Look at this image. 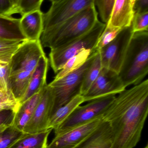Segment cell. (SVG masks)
<instances>
[{"label":"cell","instance_id":"1","mask_svg":"<svg viewBox=\"0 0 148 148\" xmlns=\"http://www.w3.org/2000/svg\"><path fill=\"white\" fill-rule=\"evenodd\" d=\"M148 113V80L118 94L102 116L110 124L112 148H134L140 141Z\"/></svg>","mask_w":148,"mask_h":148},{"label":"cell","instance_id":"2","mask_svg":"<svg viewBox=\"0 0 148 148\" xmlns=\"http://www.w3.org/2000/svg\"><path fill=\"white\" fill-rule=\"evenodd\" d=\"M94 3L76 14L53 29L42 33L43 48L50 49L65 45L89 31L99 21Z\"/></svg>","mask_w":148,"mask_h":148},{"label":"cell","instance_id":"3","mask_svg":"<svg viewBox=\"0 0 148 148\" xmlns=\"http://www.w3.org/2000/svg\"><path fill=\"white\" fill-rule=\"evenodd\" d=\"M148 73V31L134 33L118 74L124 86L137 85Z\"/></svg>","mask_w":148,"mask_h":148},{"label":"cell","instance_id":"4","mask_svg":"<svg viewBox=\"0 0 148 148\" xmlns=\"http://www.w3.org/2000/svg\"><path fill=\"white\" fill-rule=\"evenodd\" d=\"M106 26L98 21L87 33L69 43L50 49L49 62L55 74H57L70 58L84 49L93 50Z\"/></svg>","mask_w":148,"mask_h":148},{"label":"cell","instance_id":"5","mask_svg":"<svg viewBox=\"0 0 148 148\" xmlns=\"http://www.w3.org/2000/svg\"><path fill=\"white\" fill-rule=\"evenodd\" d=\"M98 52H93L86 62L76 70L60 79H54L47 84L54 94L52 114L76 96L81 95V87L84 75Z\"/></svg>","mask_w":148,"mask_h":148},{"label":"cell","instance_id":"6","mask_svg":"<svg viewBox=\"0 0 148 148\" xmlns=\"http://www.w3.org/2000/svg\"><path fill=\"white\" fill-rule=\"evenodd\" d=\"M116 94H110L89 101L83 106L77 107L54 130L55 136L102 117Z\"/></svg>","mask_w":148,"mask_h":148},{"label":"cell","instance_id":"7","mask_svg":"<svg viewBox=\"0 0 148 148\" xmlns=\"http://www.w3.org/2000/svg\"><path fill=\"white\" fill-rule=\"evenodd\" d=\"M94 3V0H57L52 2L47 11L43 13L42 33L53 29Z\"/></svg>","mask_w":148,"mask_h":148},{"label":"cell","instance_id":"8","mask_svg":"<svg viewBox=\"0 0 148 148\" xmlns=\"http://www.w3.org/2000/svg\"><path fill=\"white\" fill-rule=\"evenodd\" d=\"M134 34L132 25L123 29L112 41L99 51L103 67L119 73Z\"/></svg>","mask_w":148,"mask_h":148},{"label":"cell","instance_id":"9","mask_svg":"<svg viewBox=\"0 0 148 148\" xmlns=\"http://www.w3.org/2000/svg\"><path fill=\"white\" fill-rule=\"evenodd\" d=\"M40 40H26L12 56L10 62V73L22 71L33 72L41 58L46 55Z\"/></svg>","mask_w":148,"mask_h":148},{"label":"cell","instance_id":"10","mask_svg":"<svg viewBox=\"0 0 148 148\" xmlns=\"http://www.w3.org/2000/svg\"><path fill=\"white\" fill-rule=\"evenodd\" d=\"M118 73L102 68L99 75L87 92L82 95L85 102L110 94H117L126 89Z\"/></svg>","mask_w":148,"mask_h":148},{"label":"cell","instance_id":"11","mask_svg":"<svg viewBox=\"0 0 148 148\" xmlns=\"http://www.w3.org/2000/svg\"><path fill=\"white\" fill-rule=\"evenodd\" d=\"M54 97L47 84L32 116L23 128L25 134H34L48 129V124L53 112Z\"/></svg>","mask_w":148,"mask_h":148},{"label":"cell","instance_id":"12","mask_svg":"<svg viewBox=\"0 0 148 148\" xmlns=\"http://www.w3.org/2000/svg\"><path fill=\"white\" fill-rule=\"evenodd\" d=\"M103 121L102 117L55 136L47 148H74L89 135Z\"/></svg>","mask_w":148,"mask_h":148},{"label":"cell","instance_id":"13","mask_svg":"<svg viewBox=\"0 0 148 148\" xmlns=\"http://www.w3.org/2000/svg\"><path fill=\"white\" fill-rule=\"evenodd\" d=\"M136 0H115L108 21L106 25L123 29L130 27L135 14Z\"/></svg>","mask_w":148,"mask_h":148},{"label":"cell","instance_id":"14","mask_svg":"<svg viewBox=\"0 0 148 148\" xmlns=\"http://www.w3.org/2000/svg\"><path fill=\"white\" fill-rule=\"evenodd\" d=\"M43 13L41 9L21 16L19 24L20 31L26 40H40L43 31Z\"/></svg>","mask_w":148,"mask_h":148},{"label":"cell","instance_id":"15","mask_svg":"<svg viewBox=\"0 0 148 148\" xmlns=\"http://www.w3.org/2000/svg\"><path fill=\"white\" fill-rule=\"evenodd\" d=\"M112 144L111 125L103 120L93 132L74 148H112Z\"/></svg>","mask_w":148,"mask_h":148},{"label":"cell","instance_id":"16","mask_svg":"<svg viewBox=\"0 0 148 148\" xmlns=\"http://www.w3.org/2000/svg\"><path fill=\"white\" fill-rule=\"evenodd\" d=\"M49 64V59L46 55L41 58L31 76L26 93L18 101L19 107L47 84V77Z\"/></svg>","mask_w":148,"mask_h":148},{"label":"cell","instance_id":"17","mask_svg":"<svg viewBox=\"0 0 148 148\" xmlns=\"http://www.w3.org/2000/svg\"><path fill=\"white\" fill-rule=\"evenodd\" d=\"M44 87L19 107L16 113H15L12 126L23 131L24 127L30 120L41 97Z\"/></svg>","mask_w":148,"mask_h":148},{"label":"cell","instance_id":"18","mask_svg":"<svg viewBox=\"0 0 148 148\" xmlns=\"http://www.w3.org/2000/svg\"><path fill=\"white\" fill-rule=\"evenodd\" d=\"M85 102L83 97L79 95L76 96L69 102L56 110L51 115L48 124V129L54 130L82 103Z\"/></svg>","mask_w":148,"mask_h":148},{"label":"cell","instance_id":"19","mask_svg":"<svg viewBox=\"0 0 148 148\" xmlns=\"http://www.w3.org/2000/svg\"><path fill=\"white\" fill-rule=\"evenodd\" d=\"M53 130L34 134H25L9 148H47L48 138Z\"/></svg>","mask_w":148,"mask_h":148},{"label":"cell","instance_id":"20","mask_svg":"<svg viewBox=\"0 0 148 148\" xmlns=\"http://www.w3.org/2000/svg\"><path fill=\"white\" fill-rule=\"evenodd\" d=\"M33 72L22 71L9 76L8 89L18 101L26 93Z\"/></svg>","mask_w":148,"mask_h":148},{"label":"cell","instance_id":"21","mask_svg":"<svg viewBox=\"0 0 148 148\" xmlns=\"http://www.w3.org/2000/svg\"><path fill=\"white\" fill-rule=\"evenodd\" d=\"M19 24L20 18L0 14V38L8 40L25 39L20 31Z\"/></svg>","mask_w":148,"mask_h":148},{"label":"cell","instance_id":"22","mask_svg":"<svg viewBox=\"0 0 148 148\" xmlns=\"http://www.w3.org/2000/svg\"><path fill=\"white\" fill-rule=\"evenodd\" d=\"M93 53L91 49H84L70 58L56 74L54 80L60 79L81 67L88 60Z\"/></svg>","mask_w":148,"mask_h":148},{"label":"cell","instance_id":"23","mask_svg":"<svg viewBox=\"0 0 148 148\" xmlns=\"http://www.w3.org/2000/svg\"><path fill=\"white\" fill-rule=\"evenodd\" d=\"M102 68L99 51L84 75L81 87V95H83L87 91L99 75Z\"/></svg>","mask_w":148,"mask_h":148},{"label":"cell","instance_id":"24","mask_svg":"<svg viewBox=\"0 0 148 148\" xmlns=\"http://www.w3.org/2000/svg\"><path fill=\"white\" fill-rule=\"evenodd\" d=\"M26 39L5 40L0 41V60L10 62Z\"/></svg>","mask_w":148,"mask_h":148},{"label":"cell","instance_id":"25","mask_svg":"<svg viewBox=\"0 0 148 148\" xmlns=\"http://www.w3.org/2000/svg\"><path fill=\"white\" fill-rule=\"evenodd\" d=\"M25 134L12 125L9 126L0 134V148H9Z\"/></svg>","mask_w":148,"mask_h":148},{"label":"cell","instance_id":"26","mask_svg":"<svg viewBox=\"0 0 148 148\" xmlns=\"http://www.w3.org/2000/svg\"><path fill=\"white\" fill-rule=\"evenodd\" d=\"M123 29L112 27L106 25L103 32L97 41L93 52H99L101 49L113 40Z\"/></svg>","mask_w":148,"mask_h":148},{"label":"cell","instance_id":"27","mask_svg":"<svg viewBox=\"0 0 148 148\" xmlns=\"http://www.w3.org/2000/svg\"><path fill=\"white\" fill-rule=\"evenodd\" d=\"M115 0H94V4L102 22L108 21Z\"/></svg>","mask_w":148,"mask_h":148},{"label":"cell","instance_id":"28","mask_svg":"<svg viewBox=\"0 0 148 148\" xmlns=\"http://www.w3.org/2000/svg\"><path fill=\"white\" fill-rule=\"evenodd\" d=\"M19 108L18 101L9 90L4 95L0 97V111L10 110L16 113Z\"/></svg>","mask_w":148,"mask_h":148},{"label":"cell","instance_id":"29","mask_svg":"<svg viewBox=\"0 0 148 148\" xmlns=\"http://www.w3.org/2000/svg\"><path fill=\"white\" fill-rule=\"evenodd\" d=\"M134 33L148 31V11L135 13L132 23Z\"/></svg>","mask_w":148,"mask_h":148},{"label":"cell","instance_id":"30","mask_svg":"<svg viewBox=\"0 0 148 148\" xmlns=\"http://www.w3.org/2000/svg\"><path fill=\"white\" fill-rule=\"evenodd\" d=\"M44 0H21L19 14L21 16L33 10L41 9Z\"/></svg>","mask_w":148,"mask_h":148},{"label":"cell","instance_id":"31","mask_svg":"<svg viewBox=\"0 0 148 148\" xmlns=\"http://www.w3.org/2000/svg\"><path fill=\"white\" fill-rule=\"evenodd\" d=\"M10 62L0 60V87L5 92L8 91Z\"/></svg>","mask_w":148,"mask_h":148},{"label":"cell","instance_id":"32","mask_svg":"<svg viewBox=\"0 0 148 148\" xmlns=\"http://www.w3.org/2000/svg\"><path fill=\"white\" fill-rule=\"evenodd\" d=\"M15 113L10 110L0 111V126L12 125Z\"/></svg>","mask_w":148,"mask_h":148},{"label":"cell","instance_id":"33","mask_svg":"<svg viewBox=\"0 0 148 148\" xmlns=\"http://www.w3.org/2000/svg\"><path fill=\"white\" fill-rule=\"evenodd\" d=\"M0 14L9 16L14 14L9 0H0Z\"/></svg>","mask_w":148,"mask_h":148},{"label":"cell","instance_id":"34","mask_svg":"<svg viewBox=\"0 0 148 148\" xmlns=\"http://www.w3.org/2000/svg\"><path fill=\"white\" fill-rule=\"evenodd\" d=\"M148 0H136L135 3V13L148 11Z\"/></svg>","mask_w":148,"mask_h":148},{"label":"cell","instance_id":"35","mask_svg":"<svg viewBox=\"0 0 148 148\" xmlns=\"http://www.w3.org/2000/svg\"><path fill=\"white\" fill-rule=\"evenodd\" d=\"M15 14H19V7L21 0H9Z\"/></svg>","mask_w":148,"mask_h":148},{"label":"cell","instance_id":"36","mask_svg":"<svg viewBox=\"0 0 148 148\" xmlns=\"http://www.w3.org/2000/svg\"><path fill=\"white\" fill-rule=\"evenodd\" d=\"M8 92H5L2 88H0V97H1L3 96V95H5L6 93Z\"/></svg>","mask_w":148,"mask_h":148},{"label":"cell","instance_id":"37","mask_svg":"<svg viewBox=\"0 0 148 148\" xmlns=\"http://www.w3.org/2000/svg\"><path fill=\"white\" fill-rule=\"evenodd\" d=\"M8 126H5V125H3V126H0V134H1V133L6 128L8 127H9Z\"/></svg>","mask_w":148,"mask_h":148},{"label":"cell","instance_id":"38","mask_svg":"<svg viewBox=\"0 0 148 148\" xmlns=\"http://www.w3.org/2000/svg\"><path fill=\"white\" fill-rule=\"evenodd\" d=\"M8 40V39H2V38H0V41L3 40Z\"/></svg>","mask_w":148,"mask_h":148},{"label":"cell","instance_id":"39","mask_svg":"<svg viewBox=\"0 0 148 148\" xmlns=\"http://www.w3.org/2000/svg\"><path fill=\"white\" fill-rule=\"evenodd\" d=\"M50 1L51 2H52L55 1H57V0H50Z\"/></svg>","mask_w":148,"mask_h":148},{"label":"cell","instance_id":"40","mask_svg":"<svg viewBox=\"0 0 148 148\" xmlns=\"http://www.w3.org/2000/svg\"><path fill=\"white\" fill-rule=\"evenodd\" d=\"M144 148H148V145H147V146H146V147H145Z\"/></svg>","mask_w":148,"mask_h":148},{"label":"cell","instance_id":"41","mask_svg":"<svg viewBox=\"0 0 148 148\" xmlns=\"http://www.w3.org/2000/svg\"><path fill=\"white\" fill-rule=\"evenodd\" d=\"M0 88H1V87H0Z\"/></svg>","mask_w":148,"mask_h":148}]
</instances>
